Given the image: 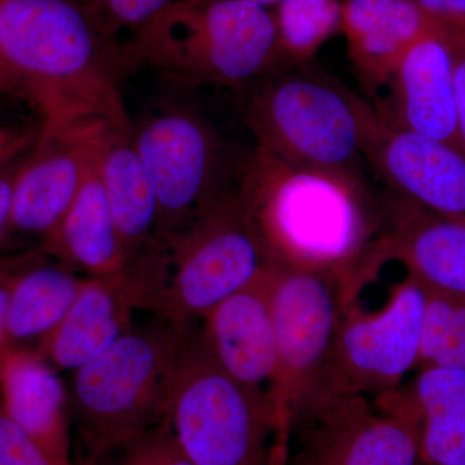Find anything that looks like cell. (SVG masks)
<instances>
[{
  "label": "cell",
  "instance_id": "obj_15",
  "mask_svg": "<svg viewBox=\"0 0 465 465\" xmlns=\"http://www.w3.org/2000/svg\"><path fill=\"white\" fill-rule=\"evenodd\" d=\"M271 269L216 305L202 320L201 336L208 353L226 374L271 397L277 405L278 351L269 295Z\"/></svg>",
  "mask_w": 465,
  "mask_h": 465
},
{
  "label": "cell",
  "instance_id": "obj_7",
  "mask_svg": "<svg viewBox=\"0 0 465 465\" xmlns=\"http://www.w3.org/2000/svg\"><path fill=\"white\" fill-rule=\"evenodd\" d=\"M170 251L154 309L185 327L258 281L273 264L237 185L226 189L185 231L164 244Z\"/></svg>",
  "mask_w": 465,
  "mask_h": 465
},
{
  "label": "cell",
  "instance_id": "obj_36",
  "mask_svg": "<svg viewBox=\"0 0 465 465\" xmlns=\"http://www.w3.org/2000/svg\"><path fill=\"white\" fill-rule=\"evenodd\" d=\"M75 2H78L79 5H82V2H84V0H75Z\"/></svg>",
  "mask_w": 465,
  "mask_h": 465
},
{
  "label": "cell",
  "instance_id": "obj_23",
  "mask_svg": "<svg viewBox=\"0 0 465 465\" xmlns=\"http://www.w3.org/2000/svg\"><path fill=\"white\" fill-rule=\"evenodd\" d=\"M42 249L30 252L15 277L9 298V344L39 341L61 322L75 302L84 278L64 262H51Z\"/></svg>",
  "mask_w": 465,
  "mask_h": 465
},
{
  "label": "cell",
  "instance_id": "obj_22",
  "mask_svg": "<svg viewBox=\"0 0 465 465\" xmlns=\"http://www.w3.org/2000/svg\"><path fill=\"white\" fill-rule=\"evenodd\" d=\"M420 428L423 465H465V370H418L402 385Z\"/></svg>",
  "mask_w": 465,
  "mask_h": 465
},
{
  "label": "cell",
  "instance_id": "obj_3",
  "mask_svg": "<svg viewBox=\"0 0 465 465\" xmlns=\"http://www.w3.org/2000/svg\"><path fill=\"white\" fill-rule=\"evenodd\" d=\"M122 63L183 85L246 92L289 61L272 9L247 0H173L122 45Z\"/></svg>",
  "mask_w": 465,
  "mask_h": 465
},
{
  "label": "cell",
  "instance_id": "obj_19",
  "mask_svg": "<svg viewBox=\"0 0 465 465\" xmlns=\"http://www.w3.org/2000/svg\"><path fill=\"white\" fill-rule=\"evenodd\" d=\"M341 33L361 84L379 96L434 18L412 0H341Z\"/></svg>",
  "mask_w": 465,
  "mask_h": 465
},
{
  "label": "cell",
  "instance_id": "obj_12",
  "mask_svg": "<svg viewBox=\"0 0 465 465\" xmlns=\"http://www.w3.org/2000/svg\"><path fill=\"white\" fill-rule=\"evenodd\" d=\"M363 153L391 193L465 224L464 153L390 124L374 105Z\"/></svg>",
  "mask_w": 465,
  "mask_h": 465
},
{
  "label": "cell",
  "instance_id": "obj_35",
  "mask_svg": "<svg viewBox=\"0 0 465 465\" xmlns=\"http://www.w3.org/2000/svg\"><path fill=\"white\" fill-rule=\"evenodd\" d=\"M247 2L255 3V5H262L268 9H272L281 2V0H247Z\"/></svg>",
  "mask_w": 465,
  "mask_h": 465
},
{
  "label": "cell",
  "instance_id": "obj_34",
  "mask_svg": "<svg viewBox=\"0 0 465 465\" xmlns=\"http://www.w3.org/2000/svg\"><path fill=\"white\" fill-rule=\"evenodd\" d=\"M100 465H134L128 460L127 457L122 451L115 452L110 455L108 459L103 461Z\"/></svg>",
  "mask_w": 465,
  "mask_h": 465
},
{
  "label": "cell",
  "instance_id": "obj_20",
  "mask_svg": "<svg viewBox=\"0 0 465 465\" xmlns=\"http://www.w3.org/2000/svg\"><path fill=\"white\" fill-rule=\"evenodd\" d=\"M100 128L84 182L60 224L43 241L42 250L90 277H105L127 269L118 229L99 171Z\"/></svg>",
  "mask_w": 465,
  "mask_h": 465
},
{
  "label": "cell",
  "instance_id": "obj_33",
  "mask_svg": "<svg viewBox=\"0 0 465 465\" xmlns=\"http://www.w3.org/2000/svg\"><path fill=\"white\" fill-rule=\"evenodd\" d=\"M425 14L439 20H465V0H412Z\"/></svg>",
  "mask_w": 465,
  "mask_h": 465
},
{
  "label": "cell",
  "instance_id": "obj_29",
  "mask_svg": "<svg viewBox=\"0 0 465 465\" xmlns=\"http://www.w3.org/2000/svg\"><path fill=\"white\" fill-rule=\"evenodd\" d=\"M434 20L451 54L459 128L465 146V20Z\"/></svg>",
  "mask_w": 465,
  "mask_h": 465
},
{
  "label": "cell",
  "instance_id": "obj_25",
  "mask_svg": "<svg viewBox=\"0 0 465 465\" xmlns=\"http://www.w3.org/2000/svg\"><path fill=\"white\" fill-rule=\"evenodd\" d=\"M427 290L418 370H465V299Z\"/></svg>",
  "mask_w": 465,
  "mask_h": 465
},
{
  "label": "cell",
  "instance_id": "obj_26",
  "mask_svg": "<svg viewBox=\"0 0 465 465\" xmlns=\"http://www.w3.org/2000/svg\"><path fill=\"white\" fill-rule=\"evenodd\" d=\"M173 0H84L92 24L104 36L114 39L124 30L136 32Z\"/></svg>",
  "mask_w": 465,
  "mask_h": 465
},
{
  "label": "cell",
  "instance_id": "obj_17",
  "mask_svg": "<svg viewBox=\"0 0 465 465\" xmlns=\"http://www.w3.org/2000/svg\"><path fill=\"white\" fill-rule=\"evenodd\" d=\"M0 409L56 465H76L69 394L38 351L18 344L0 349Z\"/></svg>",
  "mask_w": 465,
  "mask_h": 465
},
{
  "label": "cell",
  "instance_id": "obj_5",
  "mask_svg": "<svg viewBox=\"0 0 465 465\" xmlns=\"http://www.w3.org/2000/svg\"><path fill=\"white\" fill-rule=\"evenodd\" d=\"M372 104L312 63H287L244 92L243 118L256 149L327 173L366 179Z\"/></svg>",
  "mask_w": 465,
  "mask_h": 465
},
{
  "label": "cell",
  "instance_id": "obj_4",
  "mask_svg": "<svg viewBox=\"0 0 465 465\" xmlns=\"http://www.w3.org/2000/svg\"><path fill=\"white\" fill-rule=\"evenodd\" d=\"M186 327H133L73 371L69 405L76 465H100L164 423Z\"/></svg>",
  "mask_w": 465,
  "mask_h": 465
},
{
  "label": "cell",
  "instance_id": "obj_1",
  "mask_svg": "<svg viewBox=\"0 0 465 465\" xmlns=\"http://www.w3.org/2000/svg\"><path fill=\"white\" fill-rule=\"evenodd\" d=\"M121 45L75 0H0V92L35 110L39 133H133L118 87Z\"/></svg>",
  "mask_w": 465,
  "mask_h": 465
},
{
  "label": "cell",
  "instance_id": "obj_10",
  "mask_svg": "<svg viewBox=\"0 0 465 465\" xmlns=\"http://www.w3.org/2000/svg\"><path fill=\"white\" fill-rule=\"evenodd\" d=\"M133 143L157 194L161 247L232 188L223 173L219 134L197 113L182 108L154 113L133 128Z\"/></svg>",
  "mask_w": 465,
  "mask_h": 465
},
{
  "label": "cell",
  "instance_id": "obj_6",
  "mask_svg": "<svg viewBox=\"0 0 465 465\" xmlns=\"http://www.w3.org/2000/svg\"><path fill=\"white\" fill-rule=\"evenodd\" d=\"M167 421L195 465H284L286 430L274 401L226 374L192 324L177 351Z\"/></svg>",
  "mask_w": 465,
  "mask_h": 465
},
{
  "label": "cell",
  "instance_id": "obj_9",
  "mask_svg": "<svg viewBox=\"0 0 465 465\" xmlns=\"http://www.w3.org/2000/svg\"><path fill=\"white\" fill-rule=\"evenodd\" d=\"M425 305L427 290L407 273L375 311H366L345 292L321 387L369 396L400 390L418 366Z\"/></svg>",
  "mask_w": 465,
  "mask_h": 465
},
{
  "label": "cell",
  "instance_id": "obj_8",
  "mask_svg": "<svg viewBox=\"0 0 465 465\" xmlns=\"http://www.w3.org/2000/svg\"><path fill=\"white\" fill-rule=\"evenodd\" d=\"M284 465H423L418 418L401 388H317L287 415Z\"/></svg>",
  "mask_w": 465,
  "mask_h": 465
},
{
  "label": "cell",
  "instance_id": "obj_18",
  "mask_svg": "<svg viewBox=\"0 0 465 465\" xmlns=\"http://www.w3.org/2000/svg\"><path fill=\"white\" fill-rule=\"evenodd\" d=\"M137 307H145V300L128 272L84 278L72 308L39 341L38 351L52 366L75 371L133 329Z\"/></svg>",
  "mask_w": 465,
  "mask_h": 465
},
{
  "label": "cell",
  "instance_id": "obj_14",
  "mask_svg": "<svg viewBox=\"0 0 465 465\" xmlns=\"http://www.w3.org/2000/svg\"><path fill=\"white\" fill-rule=\"evenodd\" d=\"M382 226L367 262L381 269L401 262L427 289L465 299V224L414 202L381 198Z\"/></svg>",
  "mask_w": 465,
  "mask_h": 465
},
{
  "label": "cell",
  "instance_id": "obj_21",
  "mask_svg": "<svg viewBox=\"0 0 465 465\" xmlns=\"http://www.w3.org/2000/svg\"><path fill=\"white\" fill-rule=\"evenodd\" d=\"M99 171L128 269L162 250L157 241V194L134 149L133 133L104 128L99 142Z\"/></svg>",
  "mask_w": 465,
  "mask_h": 465
},
{
  "label": "cell",
  "instance_id": "obj_16",
  "mask_svg": "<svg viewBox=\"0 0 465 465\" xmlns=\"http://www.w3.org/2000/svg\"><path fill=\"white\" fill-rule=\"evenodd\" d=\"M67 134H36L18 167L14 186L12 228L21 234H52L84 182L100 128Z\"/></svg>",
  "mask_w": 465,
  "mask_h": 465
},
{
  "label": "cell",
  "instance_id": "obj_27",
  "mask_svg": "<svg viewBox=\"0 0 465 465\" xmlns=\"http://www.w3.org/2000/svg\"><path fill=\"white\" fill-rule=\"evenodd\" d=\"M119 451L134 465H195L180 448L167 419Z\"/></svg>",
  "mask_w": 465,
  "mask_h": 465
},
{
  "label": "cell",
  "instance_id": "obj_13",
  "mask_svg": "<svg viewBox=\"0 0 465 465\" xmlns=\"http://www.w3.org/2000/svg\"><path fill=\"white\" fill-rule=\"evenodd\" d=\"M372 104L390 124L464 153L451 54L437 21L407 50Z\"/></svg>",
  "mask_w": 465,
  "mask_h": 465
},
{
  "label": "cell",
  "instance_id": "obj_2",
  "mask_svg": "<svg viewBox=\"0 0 465 465\" xmlns=\"http://www.w3.org/2000/svg\"><path fill=\"white\" fill-rule=\"evenodd\" d=\"M237 189L275 264L349 282L382 226L366 179L286 163L255 149Z\"/></svg>",
  "mask_w": 465,
  "mask_h": 465
},
{
  "label": "cell",
  "instance_id": "obj_24",
  "mask_svg": "<svg viewBox=\"0 0 465 465\" xmlns=\"http://www.w3.org/2000/svg\"><path fill=\"white\" fill-rule=\"evenodd\" d=\"M272 14L289 63H312L321 48L341 32V0H281Z\"/></svg>",
  "mask_w": 465,
  "mask_h": 465
},
{
  "label": "cell",
  "instance_id": "obj_32",
  "mask_svg": "<svg viewBox=\"0 0 465 465\" xmlns=\"http://www.w3.org/2000/svg\"><path fill=\"white\" fill-rule=\"evenodd\" d=\"M36 134L38 130L0 125V162L27 152L35 142Z\"/></svg>",
  "mask_w": 465,
  "mask_h": 465
},
{
  "label": "cell",
  "instance_id": "obj_28",
  "mask_svg": "<svg viewBox=\"0 0 465 465\" xmlns=\"http://www.w3.org/2000/svg\"><path fill=\"white\" fill-rule=\"evenodd\" d=\"M0 465H56L11 418L0 409Z\"/></svg>",
  "mask_w": 465,
  "mask_h": 465
},
{
  "label": "cell",
  "instance_id": "obj_11",
  "mask_svg": "<svg viewBox=\"0 0 465 465\" xmlns=\"http://www.w3.org/2000/svg\"><path fill=\"white\" fill-rule=\"evenodd\" d=\"M347 282L331 275L272 265L269 295L278 351L277 405L291 407L322 385Z\"/></svg>",
  "mask_w": 465,
  "mask_h": 465
},
{
  "label": "cell",
  "instance_id": "obj_30",
  "mask_svg": "<svg viewBox=\"0 0 465 465\" xmlns=\"http://www.w3.org/2000/svg\"><path fill=\"white\" fill-rule=\"evenodd\" d=\"M25 154L26 152L0 162V244L14 232L12 207H14L15 180Z\"/></svg>",
  "mask_w": 465,
  "mask_h": 465
},
{
  "label": "cell",
  "instance_id": "obj_31",
  "mask_svg": "<svg viewBox=\"0 0 465 465\" xmlns=\"http://www.w3.org/2000/svg\"><path fill=\"white\" fill-rule=\"evenodd\" d=\"M27 256L29 253L16 256V258L0 259V349L9 344L7 333L9 298H11L15 277L26 262Z\"/></svg>",
  "mask_w": 465,
  "mask_h": 465
}]
</instances>
